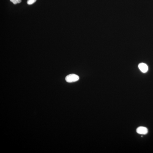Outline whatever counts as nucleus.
<instances>
[{"mask_svg":"<svg viewBox=\"0 0 153 153\" xmlns=\"http://www.w3.org/2000/svg\"><path fill=\"white\" fill-rule=\"evenodd\" d=\"M136 132L139 134L145 135L148 133V130L145 127L140 126L137 129Z\"/></svg>","mask_w":153,"mask_h":153,"instance_id":"f03ea898","label":"nucleus"},{"mask_svg":"<svg viewBox=\"0 0 153 153\" xmlns=\"http://www.w3.org/2000/svg\"><path fill=\"white\" fill-rule=\"evenodd\" d=\"M10 1L14 4L20 3L22 1L21 0H10Z\"/></svg>","mask_w":153,"mask_h":153,"instance_id":"20e7f679","label":"nucleus"},{"mask_svg":"<svg viewBox=\"0 0 153 153\" xmlns=\"http://www.w3.org/2000/svg\"><path fill=\"white\" fill-rule=\"evenodd\" d=\"M138 67L143 73H146L148 70V66L145 63H141L140 64L138 65Z\"/></svg>","mask_w":153,"mask_h":153,"instance_id":"7ed1b4c3","label":"nucleus"},{"mask_svg":"<svg viewBox=\"0 0 153 153\" xmlns=\"http://www.w3.org/2000/svg\"><path fill=\"white\" fill-rule=\"evenodd\" d=\"M79 79V76L75 74H70L66 76L65 80L68 83H72L76 82Z\"/></svg>","mask_w":153,"mask_h":153,"instance_id":"f257e3e1","label":"nucleus"},{"mask_svg":"<svg viewBox=\"0 0 153 153\" xmlns=\"http://www.w3.org/2000/svg\"><path fill=\"white\" fill-rule=\"evenodd\" d=\"M37 1V0H28L27 3L29 5H31L35 3Z\"/></svg>","mask_w":153,"mask_h":153,"instance_id":"39448f33","label":"nucleus"}]
</instances>
